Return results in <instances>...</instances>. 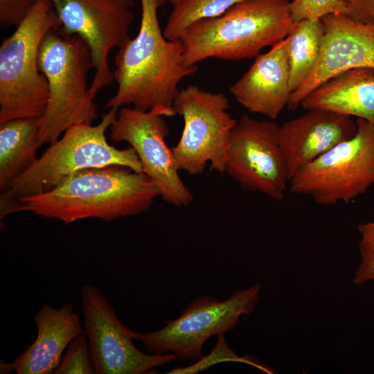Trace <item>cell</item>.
<instances>
[{
	"label": "cell",
	"mask_w": 374,
	"mask_h": 374,
	"mask_svg": "<svg viewBox=\"0 0 374 374\" xmlns=\"http://www.w3.org/2000/svg\"><path fill=\"white\" fill-rule=\"evenodd\" d=\"M165 3L141 0L139 30L118 47L113 71L117 90L106 108L148 111L159 105L173 107L181 80L197 71V65L186 64L181 40H168L161 31L157 11Z\"/></svg>",
	"instance_id": "obj_1"
},
{
	"label": "cell",
	"mask_w": 374,
	"mask_h": 374,
	"mask_svg": "<svg viewBox=\"0 0 374 374\" xmlns=\"http://www.w3.org/2000/svg\"><path fill=\"white\" fill-rule=\"evenodd\" d=\"M158 196L145 172L113 165L82 170L48 191L19 198L17 213L30 211L65 224L87 218L110 222L147 211Z\"/></svg>",
	"instance_id": "obj_2"
},
{
	"label": "cell",
	"mask_w": 374,
	"mask_h": 374,
	"mask_svg": "<svg viewBox=\"0 0 374 374\" xmlns=\"http://www.w3.org/2000/svg\"><path fill=\"white\" fill-rule=\"evenodd\" d=\"M290 0H243L222 15L197 21L181 35L188 66L205 60L256 57L285 39L293 23Z\"/></svg>",
	"instance_id": "obj_3"
},
{
	"label": "cell",
	"mask_w": 374,
	"mask_h": 374,
	"mask_svg": "<svg viewBox=\"0 0 374 374\" xmlns=\"http://www.w3.org/2000/svg\"><path fill=\"white\" fill-rule=\"evenodd\" d=\"M38 64L49 91L46 109L39 117L40 147L55 143L74 125L91 124L98 112L89 93L87 76L93 69L91 51L81 37L66 34L60 27L50 30L41 42Z\"/></svg>",
	"instance_id": "obj_4"
},
{
	"label": "cell",
	"mask_w": 374,
	"mask_h": 374,
	"mask_svg": "<svg viewBox=\"0 0 374 374\" xmlns=\"http://www.w3.org/2000/svg\"><path fill=\"white\" fill-rule=\"evenodd\" d=\"M118 112V109H109L96 125L80 123L68 128L12 181L6 191L1 193L0 201L12 202L48 191L87 168L118 165L143 172L139 159L131 146L118 149L107 140L106 131L116 119Z\"/></svg>",
	"instance_id": "obj_5"
},
{
	"label": "cell",
	"mask_w": 374,
	"mask_h": 374,
	"mask_svg": "<svg viewBox=\"0 0 374 374\" xmlns=\"http://www.w3.org/2000/svg\"><path fill=\"white\" fill-rule=\"evenodd\" d=\"M50 0H36L23 21L0 46V123L39 118L49 98L48 84L38 64L44 36L60 27Z\"/></svg>",
	"instance_id": "obj_6"
},
{
	"label": "cell",
	"mask_w": 374,
	"mask_h": 374,
	"mask_svg": "<svg viewBox=\"0 0 374 374\" xmlns=\"http://www.w3.org/2000/svg\"><path fill=\"white\" fill-rule=\"evenodd\" d=\"M357 132L299 171L290 190L321 205L349 203L374 185V123L357 118Z\"/></svg>",
	"instance_id": "obj_7"
},
{
	"label": "cell",
	"mask_w": 374,
	"mask_h": 374,
	"mask_svg": "<svg viewBox=\"0 0 374 374\" xmlns=\"http://www.w3.org/2000/svg\"><path fill=\"white\" fill-rule=\"evenodd\" d=\"M172 107L184 120L180 139L171 148L179 171L199 175L209 163L211 170L224 174L229 138L237 123L226 96L189 85L179 90Z\"/></svg>",
	"instance_id": "obj_8"
},
{
	"label": "cell",
	"mask_w": 374,
	"mask_h": 374,
	"mask_svg": "<svg viewBox=\"0 0 374 374\" xmlns=\"http://www.w3.org/2000/svg\"><path fill=\"white\" fill-rule=\"evenodd\" d=\"M260 291V285L256 283L234 292L224 301L208 295L199 296L179 317L167 321L163 328L148 333L138 332L136 340L151 354L171 353L178 359L199 360L207 339L233 330L240 316L253 311Z\"/></svg>",
	"instance_id": "obj_9"
},
{
	"label": "cell",
	"mask_w": 374,
	"mask_h": 374,
	"mask_svg": "<svg viewBox=\"0 0 374 374\" xmlns=\"http://www.w3.org/2000/svg\"><path fill=\"white\" fill-rule=\"evenodd\" d=\"M175 115L173 107L160 105L148 111L123 107L110 126V139L128 143L135 150L143 172L159 188L162 199L182 207L188 206L194 197L181 179L172 150L166 142L170 131L163 117Z\"/></svg>",
	"instance_id": "obj_10"
},
{
	"label": "cell",
	"mask_w": 374,
	"mask_h": 374,
	"mask_svg": "<svg viewBox=\"0 0 374 374\" xmlns=\"http://www.w3.org/2000/svg\"><path fill=\"white\" fill-rule=\"evenodd\" d=\"M84 330L91 352L95 374H146L178 359L174 353L148 354L134 344L138 332L124 326L105 294L85 283L80 288Z\"/></svg>",
	"instance_id": "obj_11"
},
{
	"label": "cell",
	"mask_w": 374,
	"mask_h": 374,
	"mask_svg": "<svg viewBox=\"0 0 374 374\" xmlns=\"http://www.w3.org/2000/svg\"><path fill=\"white\" fill-rule=\"evenodd\" d=\"M278 129L273 121L242 116L230 135L224 169L242 188L276 201L283 199L290 184Z\"/></svg>",
	"instance_id": "obj_12"
},
{
	"label": "cell",
	"mask_w": 374,
	"mask_h": 374,
	"mask_svg": "<svg viewBox=\"0 0 374 374\" xmlns=\"http://www.w3.org/2000/svg\"><path fill=\"white\" fill-rule=\"evenodd\" d=\"M60 28L81 37L89 45L95 74L89 93L95 98L114 80L109 55L130 37L133 0H50Z\"/></svg>",
	"instance_id": "obj_13"
},
{
	"label": "cell",
	"mask_w": 374,
	"mask_h": 374,
	"mask_svg": "<svg viewBox=\"0 0 374 374\" xmlns=\"http://www.w3.org/2000/svg\"><path fill=\"white\" fill-rule=\"evenodd\" d=\"M321 20L324 34L317 63L305 82L292 93L290 109H296L313 89L341 72L355 68L374 69V24L345 14L329 15Z\"/></svg>",
	"instance_id": "obj_14"
},
{
	"label": "cell",
	"mask_w": 374,
	"mask_h": 374,
	"mask_svg": "<svg viewBox=\"0 0 374 374\" xmlns=\"http://www.w3.org/2000/svg\"><path fill=\"white\" fill-rule=\"evenodd\" d=\"M307 111L278 129L290 181L308 164L357 132L356 121L350 116L322 109Z\"/></svg>",
	"instance_id": "obj_15"
},
{
	"label": "cell",
	"mask_w": 374,
	"mask_h": 374,
	"mask_svg": "<svg viewBox=\"0 0 374 374\" xmlns=\"http://www.w3.org/2000/svg\"><path fill=\"white\" fill-rule=\"evenodd\" d=\"M229 91L249 112L276 119L288 106L292 93L287 38L267 53L258 55L249 69L229 87Z\"/></svg>",
	"instance_id": "obj_16"
},
{
	"label": "cell",
	"mask_w": 374,
	"mask_h": 374,
	"mask_svg": "<svg viewBox=\"0 0 374 374\" xmlns=\"http://www.w3.org/2000/svg\"><path fill=\"white\" fill-rule=\"evenodd\" d=\"M35 341L10 362L1 361L0 373L52 374L70 342L82 330L71 303L55 308L44 303L34 316Z\"/></svg>",
	"instance_id": "obj_17"
},
{
	"label": "cell",
	"mask_w": 374,
	"mask_h": 374,
	"mask_svg": "<svg viewBox=\"0 0 374 374\" xmlns=\"http://www.w3.org/2000/svg\"><path fill=\"white\" fill-rule=\"evenodd\" d=\"M301 105L306 110L326 109L374 123V69L341 72L313 89Z\"/></svg>",
	"instance_id": "obj_18"
},
{
	"label": "cell",
	"mask_w": 374,
	"mask_h": 374,
	"mask_svg": "<svg viewBox=\"0 0 374 374\" xmlns=\"http://www.w3.org/2000/svg\"><path fill=\"white\" fill-rule=\"evenodd\" d=\"M39 129V118H15L0 123L1 193L37 159Z\"/></svg>",
	"instance_id": "obj_19"
},
{
	"label": "cell",
	"mask_w": 374,
	"mask_h": 374,
	"mask_svg": "<svg viewBox=\"0 0 374 374\" xmlns=\"http://www.w3.org/2000/svg\"><path fill=\"white\" fill-rule=\"evenodd\" d=\"M323 34L324 25L321 19H305L292 24L286 36L292 92L299 89L314 71Z\"/></svg>",
	"instance_id": "obj_20"
},
{
	"label": "cell",
	"mask_w": 374,
	"mask_h": 374,
	"mask_svg": "<svg viewBox=\"0 0 374 374\" xmlns=\"http://www.w3.org/2000/svg\"><path fill=\"white\" fill-rule=\"evenodd\" d=\"M243 0H180L173 6L164 30L168 40L179 39L195 22L219 17L234 4Z\"/></svg>",
	"instance_id": "obj_21"
},
{
	"label": "cell",
	"mask_w": 374,
	"mask_h": 374,
	"mask_svg": "<svg viewBox=\"0 0 374 374\" xmlns=\"http://www.w3.org/2000/svg\"><path fill=\"white\" fill-rule=\"evenodd\" d=\"M53 374H95L89 342L84 329L66 347Z\"/></svg>",
	"instance_id": "obj_22"
},
{
	"label": "cell",
	"mask_w": 374,
	"mask_h": 374,
	"mask_svg": "<svg viewBox=\"0 0 374 374\" xmlns=\"http://www.w3.org/2000/svg\"><path fill=\"white\" fill-rule=\"evenodd\" d=\"M356 228L361 235L358 242L361 261L354 271L353 283L361 286L374 280V221L359 223Z\"/></svg>",
	"instance_id": "obj_23"
},
{
	"label": "cell",
	"mask_w": 374,
	"mask_h": 374,
	"mask_svg": "<svg viewBox=\"0 0 374 374\" xmlns=\"http://www.w3.org/2000/svg\"><path fill=\"white\" fill-rule=\"evenodd\" d=\"M290 10L293 22L322 19L329 15H348V9L341 0H292Z\"/></svg>",
	"instance_id": "obj_24"
},
{
	"label": "cell",
	"mask_w": 374,
	"mask_h": 374,
	"mask_svg": "<svg viewBox=\"0 0 374 374\" xmlns=\"http://www.w3.org/2000/svg\"><path fill=\"white\" fill-rule=\"evenodd\" d=\"M36 0H0V24L17 26L26 18Z\"/></svg>",
	"instance_id": "obj_25"
},
{
	"label": "cell",
	"mask_w": 374,
	"mask_h": 374,
	"mask_svg": "<svg viewBox=\"0 0 374 374\" xmlns=\"http://www.w3.org/2000/svg\"><path fill=\"white\" fill-rule=\"evenodd\" d=\"M348 9V15L365 23L374 24V0H341Z\"/></svg>",
	"instance_id": "obj_26"
},
{
	"label": "cell",
	"mask_w": 374,
	"mask_h": 374,
	"mask_svg": "<svg viewBox=\"0 0 374 374\" xmlns=\"http://www.w3.org/2000/svg\"><path fill=\"white\" fill-rule=\"evenodd\" d=\"M166 2H169L173 6H175V5H177L180 0H165Z\"/></svg>",
	"instance_id": "obj_27"
},
{
	"label": "cell",
	"mask_w": 374,
	"mask_h": 374,
	"mask_svg": "<svg viewBox=\"0 0 374 374\" xmlns=\"http://www.w3.org/2000/svg\"><path fill=\"white\" fill-rule=\"evenodd\" d=\"M290 1H292V0H290Z\"/></svg>",
	"instance_id": "obj_28"
}]
</instances>
